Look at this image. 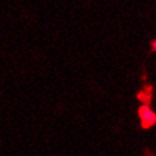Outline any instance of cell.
Instances as JSON below:
<instances>
[{
  "label": "cell",
  "instance_id": "cell-2",
  "mask_svg": "<svg viewBox=\"0 0 156 156\" xmlns=\"http://www.w3.org/2000/svg\"><path fill=\"white\" fill-rule=\"evenodd\" d=\"M151 49L154 50V52H156V38H155V40L151 42Z\"/></svg>",
  "mask_w": 156,
  "mask_h": 156
},
{
  "label": "cell",
  "instance_id": "cell-1",
  "mask_svg": "<svg viewBox=\"0 0 156 156\" xmlns=\"http://www.w3.org/2000/svg\"><path fill=\"white\" fill-rule=\"evenodd\" d=\"M138 115L140 123L144 128H150L156 124V112L148 106V105H142L138 110Z\"/></svg>",
  "mask_w": 156,
  "mask_h": 156
}]
</instances>
